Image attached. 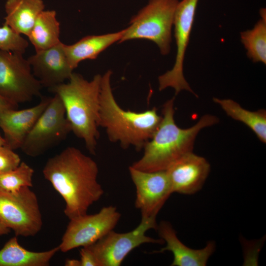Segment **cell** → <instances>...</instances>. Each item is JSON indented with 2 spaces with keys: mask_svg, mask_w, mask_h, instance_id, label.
I'll list each match as a JSON object with an SVG mask.
<instances>
[{
  "mask_svg": "<svg viewBox=\"0 0 266 266\" xmlns=\"http://www.w3.org/2000/svg\"><path fill=\"white\" fill-rule=\"evenodd\" d=\"M42 173L64 200V213L69 220L87 214L104 194L97 180V164L74 147L48 159Z\"/></svg>",
  "mask_w": 266,
  "mask_h": 266,
  "instance_id": "1",
  "label": "cell"
},
{
  "mask_svg": "<svg viewBox=\"0 0 266 266\" xmlns=\"http://www.w3.org/2000/svg\"><path fill=\"white\" fill-rule=\"evenodd\" d=\"M173 98L163 105L162 120L152 137L146 143L142 157L131 166L144 171L166 170L179 158L192 152L196 138L203 128L214 125L219 119L211 114L202 116L187 129L175 124Z\"/></svg>",
  "mask_w": 266,
  "mask_h": 266,
  "instance_id": "2",
  "label": "cell"
},
{
  "mask_svg": "<svg viewBox=\"0 0 266 266\" xmlns=\"http://www.w3.org/2000/svg\"><path fill=\"white\" fill-rule=\"evenodd\" d=\"M112 71L101 75L99 127L105 129L109 140L123 149L134 146L139 151L152 137L162 118L155 107L143 112L125 110L117 103L111 86Z\"/></svg>",
  "mask_w": 266,
  "mask_h": 266,
  "instance_id": "3",
  "label": "cell"
},
{
  "mask_svg": "<svg viewBox=\"0 0 266 266\" xmlns=\"http://www.w3.org/2000/svg\"><path fill=\"white\" fill-rule=\"evenodd\" d=\"M101 75L88 81L73 72L67 83L50 89L62 100L71 132L82 139L88 151L96 154L100 118V94Z\"/></svg>",
  "mask_w": 266,
  "mask_h": 266,
  "instance_id": "4",
  "label": "cell"
},
{
  "mask_svg": "<svg viewBox=\"0 0 266 266\" xmlns=\"http://www.w3.org/2000/svg\"><path fill=\"white\" fill-rule=\"evenodd\" d=\"M178 0H149L131 19L118 42L147 39L154 42L163 55L170 50L171 29Z\"/></svg>",
  "mask_w": 266,
  "mask_h": 266,
  "instance_id": "5",
  "label": "cell"
},
{
  "mask_svg": "<svg viewBox=\"0 0 266 266\" xmlns=\"http://www.w3.org/2000/svg\"><path fill=\"white\" fill-rule=\"evenodd\" d=\"M23 55L0 50V95L17 107L40 96L42 88Z\"/></svg>",
  "mask_w": 266,
  "mask_h": 266,
  "instance_id": "6",
  "label": "cell"
},
{
  "mask_svg": "<svg viewBox=\"0 0 266 266\" xmlns=\"http://www.w3.org/2000/svg\"><path fill=\"white\" fill-rule=\"evenodd\" d=\"M70 132L64 104L59 96L54 94L20 149L30 157L39 156L64 140Z\"/></svg>",
  "mask_w": 266,
  "mask_h": 266,
  "instance_id": "7",
  "label": "cell"
},
{
  "mask_svg": "<svg viewBox=\"0 0 266 266\" xmlns=\"http://www.w3.org/2000/svg\"><path fill=\"white\" fill-rule=\"evenodd\" d=\"M0 221L15 235L33 236L43 222L36 195L30 187L15 192L0 189Z\"/></svg>",
  "mask_w": 266,
  "mask_h": 266,
  "instance_id": "8",
  "label": "cell"
},
{
  "mask_svg": "<svg viewBox=\"0 0 266 266\" xmlns=\"http://www.w3.org/2000/svg\"><path fill=\"white\" fill-rule=\"evenodd\" d=\"M157 226L156 218H141L139 224L133 230L124 233L112 230L88 246L99 266H119L125 257L139 245L146 243H165L162 238L155 239L146 235L148 230H156Z\"/></svg>",
  "mask_w": 266,
  "mask_h": 266,
  "instance_id": "9",
  "label": "cell"
},
{
  "mask_svg": "<svg viewBox=\"0 0 266 266\" xmlns=\"http://www.w3.org/2000/svg\"><path fill=\"white\" fill-rule=\"evenodd\" d=\"M121 218L116 207L101 208L96 214H87L70 219L58 246L66 253L80 247L92 245L113 230Z\"/></svg>",
  "mask_w": 266,
  "mask_h": 266,
  "instance_id": "10",
  "label": "cell"
},
{
  "mask_svg": "<svg viewBox=\"0 0 266 266\" xmlns=\"http://www.w3.org/2000/svg\"><path fill=\"white\" fill-rule=\"evenodd\" d=\"M199 0H182L178 3L173 23L177 47L175 63L171 69L158 77L160 91L171 87L175 90V95L182 90H187L197 97L185 79L183 70Z\"/></svg>",
  "mask_w": 266,
  "mask_h": 266,
  "instance_id": "11",
  "label": "cell"
},
{
  "mask_svg": "<svg viewBox=\"0 0 266 266\" xmlns=\"http://www.w3.org/2000/svg\"><path fill=\"white\" fill-rule=\"evenodd\" d=\"M129 170L136 189L135 206L141 218H156L172 194L166 170L144 171L131 166Z\"/></svg>",
  "mask_w": 266,
  "mask_h": 266,
  "instance_id": "12",
  "label": "cell"
},
{
  "mask_svg": "<svg viewBox=\"0 0 266 266\" xmlns=\"http://www.w3.org/2000/svg\"><path fill=\"white\" fill-rule=\"evenodd\" d=\"M210 166L203 157L191 152L185 154L166 170L172 193L194 194L203 186Z\"/></svg>",
  "mask_w": 266,
  "mask_h": 266,
  "instance_id": "13",
  "label": "cell"
},
{
  "mask_svg": "<svg viewBox=\"0 0 266 266\" xmlns=\"http://www.w3.org/2000/svg\"><path fill=\"white\" fill-rule=\"evenodd\" d=\"M27 60L42 86L49 89L68 80L73 73L61 41L50 48L35 52Z\"/></svg>",
  "mask_w": 266,
  "mask_h": 266,
  "instance_id": "14",
  "label": "cell"
},
{
  "mask_svg": "<svg viewBox=\"0 0 266 266\" xmlns=\"http://www.w3.org/2000/svg\"><path fill=\"white\" fill-rule=\"evenodd\" d=\"M51 98L42 97L38 103L30 108L21 110L10 108L0 111V128L3 133L4 147L12 150L21 148Z\"/></svg>",
  "mask_w": 266,
  "mask_h": 266,
  "instance_id": "15",
  "label": "cell"
},
{
  "mask_svg": "<svg viewBox=\"0 0 266 266\" xmlns=\"http://www.w3.org/2000/svg\"><path fill=\"white\" fill-rule=\"evenodd\" d=\"M159 236L166 246L156 253L171 252L173 256L171 266H204L215 251L216 245L213 241H208L203 248L194 249L188 247L178 238L172 225L167 221H162L156 229Z\"/></svg>",
  "mask_w": 266,
  "mask_h": 266,
  "instance_id": "16",
  "label": "cell"
},
{
  "mask_svg": "<svg viewBox=\"0 0 266 266\" xmlns=\"http://www.w3.org/2000/svg\"><path fill=\"white\" fill-rule=\"evenodd\" d=\"M124 29L112 33L88 35L64 48L71 67L74 70L85 60H94L104 50L122 38Z\"/></svg>",
  "mask_w": 266,
  "mask_h": 266,
  "instance_id": "17",
  "label": "cell"
},
{
  "mask_svg": "<svg viewBox=\"0 0 266 266\" xmlns=\"http://www.w3.org/2000/svg\"><path fill=\"white\" fill-rule=\"evenodd\" d=\"M44 7L42 0H7L4 24L16 33L28 36Z\"/></svg>",
  "mask_w": 266,
  "mask_h": 266,
  "instance_id": "18",
  "label": "cell"
},
{
  "mask_svg": "<svg viewBox=\"0 0 266 266\" xmlns=\"http://www.w3.org/2000/svg\"><path fill=\"white\" fill-rule=\"evenodd\" d=\"M59 250V246L43 252L28 250L20 245L15 235L0 250V266H47Z\"/></svg>",
  "mask_w": 266,
  "mask_h": 266,
  "instance_id": "19",
  "label": "cell"
},
{
  "mask_svg": "<svg viewBox=\"0 0 266 266\" xmlns=\"http://www.w3.org/2000/svg\"><path fill=\"white\" fill-rule=\"evenodd\" d=\"M60 23L55 10H43L27 36L35 52L50 48L61 42Z\"/></svg>",
  "mask_w": 266,
  "mask_h": 266,
  "instance_id": "20",
  "label": "cell"
},
{
  "mask_svg": "<svg viewBox=\"0 0 266 266\" xmlns=\"http://www.w3.org/2000/svg\"><path fill=\"white\" fill-rule=\"evenodd\" d=\"M214 102L218 104L233 119L241 122L256 134L259 140L266 142V111L263 109L251 111L242 108L237 102L231 99L213 98Z\"/></svg>",
  "mask_w": 266,
  "mask_h": 266,
  "instance_id": "21",
  "label": "cell"
},
{
  "mask_svg": "<svg viewBox=\"0 0 266 266\" xmlns=\"http://www.w3.org/2000/svg\"><path fill=\"white\" fill-rule=\"evenodd\" d=\"M261 17L253 29L240 33V38L248 57L254 63L266 64V10H260Z\"/></svg>",
  "mask_w": 266,
  "mask_h": 266,
  "instance_id": "22",
  "label": "cell"
},
{
  "mask_svg": "<svg viewBox=\"0 0 266 266\" xmlns=\"http://www.w3.org/2000/svg\"><path fill=\"white\" fill-rule=\"evenodd\" d=\"M33 169L24 162H21L15 169L0 175V189L17 192L26 187L33 186Z\"/></svg>",
  "mask_w": 266,
  "mask_h": 266,
  "instance_id": "23",
  "label": "cell"
},
{
  "mask_svg": "<svg viewBox=\"0 0 266 266\" xmlns=\"http://www.w3.org/2000/svg\"><path fill=\"white\" fill-rule=\"evenodd\" d=\"M28 45L25 39L5 24L0 27V50L24 54Z\"/></svg>",
  "mask_w": 266,
  "mask_h": 266,
  "instance_id": "24",
  "label": "cell"
},
{
  "mask_svg": "<svg viewBox=\"0 0 266 266\" xmlns=\"http://www.w3.org/2000/svg\"><path fill=\"white\" fill-rule=\"evenodd\" d=\"M20 156L10 149L0 148V175L15 169L21 163Z\"/></svg>",
  "mask_w": 266,
  "mask_h": 266,
  "instance_id": "25",
  "label": "cell"
},
{
  "mask_svg": "<svg viewBox=\"0 0 266 266\" xmlns=\"http://www.w3.org/2000/svg\"><path fill=\"white\" fill-rule=\"evenodd\" d=\"M80 254V266H99L94 254L88 246L82 247Z\"/></svg>",
  "mask_w": 266,
  "mask_h": 266,
  "instance_id": "26",
  "label": "cell"
},
{
  "mask_svg": "<svg viewBox=\"0 0 266 266\" xmlns=\"http://www.w3.org/2000/svg\"><path fill=\"white\" fill-rule=\"evenodd\" d=\"M18 107L9 102L0 95V111L10 108H17Z\"/></svg>",
  "mask_w": 266,
  "mask_h": 266,
  "instance_id": "27",
  "label": "cell"
},
{
  "mask_svg": "<svg viewBox=\"0 0 266 266\" xmlns=\"http://www.w3.org/2000/svg\"><path fill=\"white\" fill-rule=\"evenodd\" d=\"M66 266H80V260L76 259H67L65 261Z\"/></svg>",
  "mask_w": 266,
  "mask_h": 266,
  "instance_id": "28",
  "label": "cell"
},
{
  "mask_svg": "<svg viewBox=\"0 0 266 266\" xmlns=\"http://www.w3.org/2000/svg\"><path fill=\"white\" fill-rule=\"evenodd\" d=\"M11 230L7 228L0 221V235L8 234Z\"/></svg>",
  "mask_w": 266,
  "mask_h": 266,
  "instance_id": "29",
  "label": "cell"
},
{
  "mask_svg": "<svg viewBox=\"0 0 266 266\" xmlns=\"http://www.w3.org/2000/svg\"><path fill=\"white\" fill-rule=\"evenodd\" d=\"M5 145V140L0 134V148L4 146Z\"/></svg>",
  "mask_w": 266,
  "mask_h": 266,
  "instance_id": "30",
  "label": "cell"
}]
</instances>
